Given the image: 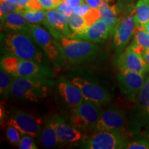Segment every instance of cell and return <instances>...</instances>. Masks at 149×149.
I'll list each match as a JSON object with an SVG mask.
<instances>
[{
	"label": "cell",
	"mask_w": 149,
	"mask_h": 149,
	"mask_svg": "<svg viewBox=\"0 0 149 149\" xmlns=\"http://www.w3.org/2000/svg\"><path fill=\"white\" fill-rule=\"evenodd\" d=\"M111 34L109 28L103 20L100 19L97 21L88 26L82 32L73 34L71 38L80 39L88 42L96 43L105 40Z\"/></svg>",
	"instance_id": "14"
},
{
	"label": "cell",
	"mask_w": 149,
	"mask_h": 149,
	"mask_svg": "<svg viewBox=\"0 0 149 149\" xmlns=\"http://www.w3.org/2000/svg\"><path fill=\"white\" fill-rule=\"evenodd\" d=\"M100 106L94 102L84 100L81 104L72 109V125L78 129H95L100 118Z\"/></svg>",
	"instance_id": "6"
},
{
	"label": "cell",
	"mask_w": 149,
	"mask_h": 149,
	"mask_svg": "<svg viewBox=\"0 0 149 149\" xmlns=\"http://www.w3.org/2000/svg\"><path fill=\"white\" fill-rule=\"evenodd\" d=\"M19 149H37L33 137L29 135H23L18 145Z\"/></svg>",
	"instance_id": "31"
},
{
	"label": "cell",
	"mask_w": 149,
	"mask_h": 149,
	"mask_svg": "<svg viewBox=\"0 0 149 149\" xmlns=\"http://www.w3.org/2000/svg\"><path fill=\"white\" fill-rule=\"evenodd\" d=\"M70 81L80 89L84 100L94 102L100 107L111 100L112 97L109 91L97 84L80 77L72 78Z\"/></svg>",
	"instance_id": "8"
},
{
	"label": "cell",
	"mask_w": 149,
	"mask_h": 149,
	"mask_svg": "<svg viewBox=\"0 0 149 149\" xmlns=\"http://www.w3.org/2000/svg\"><path fill=\"white\" fill-rule=\"evenodd\" d=\"M104 0H84L85 3H87L91 8H99L102 3L104 2Z\"/></svg>",
	"instance_id": "36"
},
{
	"label": "cell",
	"mask_w": 149,
	"mask_h": 149,
	"mask_svg": "<svg viewBox=\"0 0 149 149\" xmlns=\"http://www.w3.org/2000/svg\"><path fill=\"white\" fill-rule=\"evenodd\" d=\"M29 33L40 46L47 58L56 66H59L64 63L65 59L63 51L58 40L47 30L40 24H31Z\"/></svg>",
	"instance_id": "4"
},
{
	"label": "cell",
	"mask_w": 149,
	"mask_h": 149,
	"mask_svg": "<svg viewBox=\"0 0 149 149\" xmlns=\"http://www.w3.org/2000/svg\"><path fill=\"white\" fill-rule=\"evenodd\" d=\"M128 142L119 130L95 131L83 142L87 149H120L126 148Z\"/></svg>",
	"instance_id": "5"
},
{
	"label": "cell",
	"mask_w": 149,
	"mask_h": 149,
	"mask_svg": "<svg viewBox=\"0 0 149 149\" xmlns=\"http://www.w3.org/2000/svg\"><path fill=\"white\" fill-rule=\"evenodd\" d=\"M65 59L72 64L93 60L100 52L99 46L88 41L63 36L59 39Z\"/></svg>",
	"instance_id": "3"
},
{
	"label": "cell",
	"mask_w": 149,
	"mask_h": 149,
	"mask_svg": "<svg viewBox=\"0 0 149 149\" xmlns=\"http://www.w3.org/2000/svg\"><path fill=\"white\" fill-rule=\"evenodd\" d=\"M126 122V115L121 109L111 108L101 113L95 127V131L119 130L121 131Z\"/></svg>",
	"instance_id": "11"
},
{
	"label": "cell",
	"mask_w": 149,
	"mask_h": 149,
	"mask_svg": "<svg viewBox=\"0 0 149 149\" xmlns=\"http://www.w3.org/2000/svg\"><path fill=\"white\" fill-rule=\"evenodd\" d=\"M57 88L60 96L72 109L79 106L84 100L80 89L71 81H67L61 78L59 80Z\"/></svg>",
	"instance_id": "17"
},
{
	"label": "cell",
	"mask_w": 149,
	"mask_h": 149,
	"mask_svg": "<svg viewBox=\"0 0 149 149\" xmlns=\"http://www.w3.org/2000/svg\"><path fill=\"white\" fill-rule=\"evenodd\" d=\"M134 17L137 29H144L149 22V0H139L134 13Z\"/></svg>",
	"instance_id": "20"
},
{
	"label": "cell",
	"mask_w": 149,
	"mask_h": 149,
	"mask_svg": "<svg viewBox=\"0 0 149 149\" xmlns=\"http://www.w3.org/2000/svg\"><path fill=\"white\" fill-rule=\"evenodd\" d=\"M20 132L14 126L8 125V127L6 130V138L13 145H19V144L20 139H21V135H20Z\"/></svg>",
	"instance_id": "28"
},
{
	"label": "cell",
	"mask_w": 149,
	"mask_h": 149,
	"mask_svg": "<svg viewBox=\"0 0 149 149\" xmlns=\"http://www.w3.org/2000/svg\"><path fill=\"white\" fill-rule=\"evenodd\" d=\"M13 77L5 71L3 68L0 70V94L3 99H7L9 94L11 93L12 84L13 82Z\"/></svg>",
	"instance_id": "23"
},
{
	"label": "cell",
	"mask_w": 149,
	"mask_h": 149,
	"mask_svg": "<svg viewBox=\"0 0 149 149\" xmlns=\"http://www.w3.org/2000/svg\"><path fill=\"white\" fill-rule=\"evenodd\" d=\"M126 148L127 149H149V141L145 139L128 142Z\"/></svg>",
	"instance_id": "32"
},
{
	"label": "cell",
	"mask_w": 149,
	"mask_h": 149,
	"mask_svg": "<svg viewBox=\"0 0 149 149\" xmlns=\"http://www.w3.org/2000/svg\"><path fill=\"white\" fill-rule=\"evenodd\" d=\"M55 9H57V10H59V12L62 13L63 14L66 15L68 17L71 15L73 13V8L68 4V3L67 2L66 0H64V1H63L62 3H61Z\"/></svg>",
	"instance_id": "33"
},
{
	"label": "cell",
	"mask_w": 149,
	"mask_h": 149,
	"mask_svg": "<svg viewBox=\"0 0 149 149\" xmlns=\"http://www.w3.org/2000/svg\"><path fill=\"white\" fill-rule=\"evenodd\" d=\"M52 77L53 74L49 68L32 60L20 59L15 77Z\"/></svg>",
	"instance_id": "16"
},
{
	"label": "cell",
	"mask_w": 149,
	"mask_h": 149,
	"mask_svg": "<svg viewBox=\"0 0 149 149\" xmlns=\"http://www.w3.org/2000/svg\"><path fill=\"white\" fill-rule=\"evenodd\" d=\"M120 88L130 101H135L144 84V74L121 68L117 74Z\"/></svg>",
	"instance_id": "9"
},
{
	"label": "cell",
	"mask_w": 149,
	"mask_h": 149,
	"mask_svg": "<svg viewBox=\"0 0 149 149\" xmlns=\"http://www.w3.org/2000/svg\"><path fill=\"white\" fill-rule=\"evenodd\" d=\"M7 124L15 127L22 135H29L36 137L41 133L42 121L41 118L22 110L13 109Z\"/></svg>",
	"instance_id": "7"
},
{
	"label": "cell",
	"mask_w": 149,
	"mask_h": 149,
	"mask_svg": "<svg viewBox=\"0 0 149 149\" xmlns=\"http://www.w3.org/2000/svg\"><path fill=\"white\" fill-rule=\"evenodd\" d=\"M144 29L146 30V31H147V32H148V33H149V22H148V23H147L146 25L144 26Z\"/></svg>",
	"instance_id": "39"
},
{
	"label": "cell",
	"mask_w": 149,
	"mask_h": 149,
	"mask_svg": "<svg viewBox=\"0 0 149 149\" xmlns=\"http://www.w3.org/2000/svg\"><path fill=\"white\" fill-rule=\"evenodd\" d=\"M83 17L84 18L88 26L91 25L101 18V13H100V9L91 8L88 13Z\"/></svg>",
	"instance_id": "30"
},
{
	"label": "cell",
	"mask_w": 149,
	"mask_h": 149,
	"mask_svg": "<svg viewBox=\"0 0 149 149\" xmlns=\"http://www.w3.org/2000/svg\"><path fill=\"white\" fill-rule=\"evenodd\" d=\"M136 29L134 14L119 21L113 33L114 44L117 51H122L127 45L131 37L135 35Z\"/></svg>",
	"instance_id": "13"
},
{
	"label": "cell",
	"mask_w": 149,
	"mask_h": 149,
	"mask_svg": "<svg viewBox=\"0 0 149 149\" xmlns=\"http://www.w3.org/2000/svg\"><path fill=\"white\" fill-rule=\"evenodd\" d=\"M38 1L40 3L42 8L44 10H52V9H55L57 8L53 0H38Z\"/></svg>",
	"instance_id": "35"
},
{
	"label": "cell",
	"mask_w": 149,
	"mask_h": 149,
	"mask_svg": "<svg viewBox=\"0 0 149 149\" xmlns=\"http://www.w3.org/2000/svg\"><path fill=\"white\" fill-rule=\"evenodd\" d=\"M111 0H104L101 6L99 8L101 13V19L107 24L111 34H113L117 24L120 19L117 16V8L115 5L110 4Z\"/></svg>",
	"instance_id": "19"
},
{
	"label": "cell",
	"mask_w": 149,
	"mask_h": 149,
	"mask_svg": "<svg viewBox=\"0 0 149 149\" xmlns=\"http://www.w3.org/2000/svg\"><path fill=\"white\" fill-rule=\"evenodd\" d=\"M138 103L142 115L149 120V77L139 93Z\"/></svg>",
	"instance_id": "22"
},
{
	"label": "cell",
	"mask_w": 149,
	"mask_h": 149,
	"mask_svg": "<svg viewBox=\"0 0 149 149\" xmlns=\"http://www.w3.org/2000/svg\"><path fill=\"white\" fill-rule=\"evenodd\" d=\"M41 140L43 146L47 148H53L59 142L57 133L51 120L46 121L44 124L41 135Z\"/></svg>",
	"instance_id": "21"
},
{
	"label": "cell",
	"mask_w": 149,
	"mask_h": 149,
	"mask_svg": "<svg viewBox=\"0 0 149 149\" xmlns=\"http://www.w3.org/2000/svg\"><path fill=\"white\" fill-rule=\"evenodd\" d=\"M52 84L48 77H15L10 94L16 98L36 102L47 96Z\"/></svg>",
	"instance_id": "2"
},
{
	"label": "cell",
	"mask_w": 149,
	"mask_h": 149,
	"mask_svg": "<svg viewBox=\"0 0 149 149\" xmlns=\"http://www.w3.org/2000/svg\"><path fill=\"white\" fill-rule=\"evenodd\" d=\"M68 25L72 35L82 32L88 26L84 18L82 16L78 15L75 13H72L68 17Z\"/></svg>",
	"instance_id": "26"
},
{
	"label": "cell",
	"mask_w": 149,
	"mask_h": 149,
	"mask_svg": "<svg viewBox=\"0 0 149 149\" xmlns=\"http://www.w3.org/2000/svg\"><path fill=\"white\" fill-rule=\"evenodd\" d=\"M91 7L87 4V3H82V4L78 6L75 7L73 8V13H74L78 15L84 17L86 14L88 13V11L90 10Z\"/></svg>",
	"instance_id": "34"
},
{
	"label": "cell",
	"mask_w": 149,
	"mask_h": 149,
	"mask_svg": "<svg viewBox=\"0 0 149 149\" xmlns=\"http://www.w3.org/2000/svg\"><path fill=\"white\" fill-rule=\"evenodd\" d=\"M3 47L6 54L20 59L32 60L42 64L44 51L29 33H7L3 38Z\"/></svg>",
	"instance_id": "1"
},
{
	"label": "cell",
	"mask_w": 149,
	"mask_h": 149,
	"mask_svg": "<svg viewBox=\"0 0 149 149\" xmlns=\"http://www.w3.org/2000/svg\"><path fill=\"white\" fill-rule=\"evenodd\" d=\"M19 61L20 59L17 57L9 54H6V55L1 59V68L15 77L17 70Z\"/></svg>",
	"instance_id": "24"
},
{
	"label": "cell",
	"mask_w": 149,
	"mask_h": 149,
	"mask_svg": "<svg viewBox=\"0 0 149 149\" xmlns=\"http://www.w3.org/2000/svg\"><path fill=\"white\" fill-rule=\"evenodd\" d=\"M51 121L55 128L59 142L74 143L81 140L82 135L79 129L72 125L67 124L61 117H53Z\"/></svg>",
	"instance_id": "15"
},
{
	"label": "cell",
	"mask_w": 149,
	"mask_h": 149,
	"mask_svg": "<svg viewBox=\"0 0 149 149\" xmlns=\"http://www.w3.org/2000/svg\"><path fill=\"white\" fill-rule=\"evenodd\" d=\"M14 11H20L21 12L22 9L17 5L9 2L7 0L1 1V3H0V15L1 16L3 15L10 13L14 12Z\"/></svg>",
	"instance_id": "29"
},
{
	"label": "cell",
	"mask_w": 149,
	"mask_h": 149,
	"mask_svg": "<svg viewBox=\"0 0 149 149\" xmlns=\"http://www.w3.org/2000/svg\"><path fill=\"white\" fill-rule=\"evenodd\" d=\"M132 44L144 49H149V33L144 29H136Z\"/></svg>",
	"instance_id": "27"
},
{
	"label": "cell",
	"mask_w": 149,
	"mask_h": 149,
	"mask_svg": "<svg viewBox=\"0 0 149 149\" xmlns=\"http://www.w3.org/2000/svg\"><path fill=\"white\" fill-rule=\"evenodd\" d=\"M26 19L32 24H44L46 20V13L42 10H24L22 11Z\"/></svg>",
	"instance_id": "25"
},
{
	"label": "cell",
	"mask_w": 149,
	"mask_h": 149,
	"mask_svg": "<svg viewBox=\"0 0 149 149\" xmlns=\"http://www.w3.org/2000/svg\"><path fill=\"white\" fill-rule=\"evenodd\" d=\"M119 69H124L145 74L149 70V65L145 61L142 55L133 50L131 46L119 56L117 60Z\"/></svg>",
	"instance_id": "12"
},
{
	"label": "cell",
	"mask_w": 149,
	"mask_h": 149,
	"mask_svg": "<svg viewBox=\"0 0 149 149\" xmlns=\"http://www.w3.org/2000/svg\"><path fill=\"white\" fill-rule=\"evenodd\" d=\"M142 57L145 61L149 65V49H146L142 53Z\"/></svg>",
	"instance_id": "38"
},
{
	"label": "cell",
	"mask_w": 149,
	"mask_h": 149,
	"mask_svg": "<svg viewBox=\"0 0 149 149\" xmlns=\"http://www.w3.org/2000/svg\"><path fill=\"white\" fill-rule=\"evenodd\" d=\"M46 20L44 25L48 29V31L58 40L61 37H72V33L68 25V17L57 9L47 10Z\"/></svg>",
	"instance_id": "10"
},
{
	"label": "cell",
	"mask_w": 149,
	"mask_h": 149,
	"mask_svg": "<svg viewBox=\"0 0 149 149\" xmlns=\"http://www.w3.org/2000/svg\"><path fill=\"white\" fill-rule=\"evenodd\" d=\"M30 25L31 24L20 11H14L1 16V29L10 32L29 33Z\"/></svg>",
	"instance_id": "18"
},
{
	"label": "cell",
	"mask_w": 149,
	"mask_h": 149,
	"mask_svg": "<svg viewBox=\"0 0 149 149\" xmlns=\"http://www.w3.org/2000/svg\"><path fill=\"white\" fill-rule=\"evenodd\" d=\"M66 1L72 8H75V7L82 4V3L85 2L84 0H66Z\"/></svg>",
	"instance_id": "37"
}]
</instances>
